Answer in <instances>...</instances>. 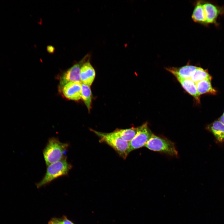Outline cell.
<instances>
[{
    "mask_svg": "<svg viewBox=\"0 0 224 224\" xmlns=\"http://www.w3.org/2000/svg\"><path fill=\"white\" fill-rule=\"evenodd\" d=\"M69 147L68 143L61 142L55 137L50 138L43 150V155L47 166L64 157Z\"/></svg>",
    "mask_w": 224,
    "mask_h": 224,
    "instance_id": "6da1fadb",
    "label": "cell"
},
{
    "mask_svg": "<svg viewBox=\"0 0 224 224\" xmlns=\"http://www.w3.org/2000/svg\"><path fill=\"white\" fill-rule=\"evenodd\" d=\"M46 173L41 180L36 184L37 188L45 185L56 179L67 175L72 168V166L65 156L61 160L47 166Z\"/></svg>",
    "mask_w": 224,
    "mask_h": 224,
    "instance_id": "7a4b0ae2",
    "label": "cell"
},
{
    "mask_svg": "<svg viewBox=\"0 0 224 224\" xmlns=\"http://www.w3.org/2000/svg\"><path fill=\"white\" fill-rule=\"evenodd\" d=\"M100 138V142H104L112 147L124 159L129 154L128 143L122 139L113 132L104 133L91 129Z\"/></svg>",
    "mask_w": 224,
    "mask_h": 224,
    "instance_id": "3957f363",
    "label": "cell"
},
{
    "mask_svg": "<svg viewBox=\"0 0 224 224\" xmlns=\"http://www.w3.org/2000/svg\"><path fill=\"white\" fill-rule=\"evenodd\" d=\"M145 146L150 150L176 156L178 152L170 141L153 134Z\"/></svg>",
    "mask_w": 224,
    "mask_h": 224,
    "instance_id": "277c9868",
    "label": "cell"
},
{
    "mask_svg": "<svg viewBox=\"0 0 224 224\" xmlns=\"http://www.w3.org/2000/svg\"><path fill=\"white\" fill-rule=\"evenodd\" d=\"M152 134L146 123L138 127L136 135L128 143V153L145 146Z\"/></svg>",
    "mask_w": 224,
    "mask_h": 224,
    "instance_id": "5b68a950",
    "label": "cell"
},
{
    "mask_svg": "<svg viewBox=\"0 0 224 224\" xmlns=\"http://www.w3.org/2000/svg\"><path fill=\"white\" fill-rule=\"evenodd\" d=\"M88 57V55L86 56L74 65L62 75L59 79V87L60 89H62L65 85L69 82H81V69L83 64L86 61Z\"/></svg>",
    "mask_w": 224,
    "mask_h": 224,
    "instance_id": "8992f818",
    "label": "cell"
},
{
    "mask_svg": "<svg viewBox=\"0 0 224 224\" xmlns=\"http://www.w3.org/2000/svg\"><path fill=\"white\" fill-rule=\"evenodd\" d=\"M64 96L69 100H78L81 99L82 83L72 82L68 83L62 89Z\"/></svg>",
    "mask_w": 224,
    "mask_h": 224,
    "instance_id": "52a82bcc",
    "label": "cell"
},
{
    "mask_svg": "<svg viewBox=\"0 0 224 224\" xmlns=\"http://www.w3.org/2000/svg\"><path fill=\"white\" fill-rule=\"evenodd\" d=\"M95 75V69L88 59L81 67L80 72L81 82L82 83L90 86L94 80Z\"/></svg>",
    "mask_w": 224,
    "mask_h": 224,
    "instance_id": "ba28073f",
    "label": "cell"
},
{
    "mask_svg": "<svg viewBox=\"0 0 224 224\" xmlns=\"http://www.w3.org/2000/svg\"><path fill=\"white\" fill-rule=\"evenodd\" d=\"M197 67L195 66L187 65L180 68H169L166 69L176 78L188 79L190 78Z\"/></svg>",
    "mask_w": 224,
    "mask_h": 224,
    "instance_id": "9c48e42d",
    "label": "cell"
},
{
    "mask_svg": "<svg viewBox=\"0 0 224 224\" xmlns=\"http://www.w3.org/2000/svg\"><path fill=\"white\" fill-rule=\"evenodd\" d=\"M206 24L214 23L220 13L219 9L215 5L208 2L203 3Z\"/></svg>",
    "mask_w": 224,
    "mask_h": 224,
    "instance_id": "30bf717a",
    "label": "cell"
},
{
    "mask_svg": "<svg viewBox=\"0 0 224 224\" xmlns=\"http://www.w3.org/2000/svg\"><path fill=\"white\" fill-rule=\"evenodd\" d=\"M176 78L184 89L194 97L198 102H199L200 95L198 93L196 83L190 78L182 79L178 77Z\"/></svg>",
    "mask_w": 224,
    "mask_h": 224,
    "instance_id": "8fae6325",
    "label": "cell"
},
{
    "mask_svg": "<svg viewBox=\"0 0 224 224\" xmlns=\"http://www.w3.org/2000/svg\"><path fill=\"white\" fill-rule=\"evenodd\" d=\"M212 80L205 79L196 83L197 90L199 95L206 93L216 95L217 91L212 87Z\"/></svg>",
    "mask_w": 224,
    "mask_h": 224,
    "instance_id": "7c38bea8",
    "label": "cell"
},
{
    "mask_svg": "<svg viewBox=\"0 0 224 224\" xmlns=\"http://www.w3.org/2000/svg\"><path fill=\"white\" fill-rule=\"evenodd\" d=\"M209 128L219 142L224 141V125L219 120L212 123Z\"/></svg>",
    "mask_w": 224,
    "mask_h": 224,
    "instance_id": "4fadbf2b",
    "label": "cell"
},
{
    "mask_svg": "<svg viewBox=\"0 0 224 224\" xmlns=\"http://www.w3.org/2000/svg\"><path fill=\"white\" fill-rule=\"evenodd\" d=\"M192 18L194 21L206 24V18L203 3L198 2L193 12Z\"/></svg>",
    "mask_w": 224,
    "mask_h": 224,
    "instance_id": "5bb4252c",
    "label": "cell"
},
{
    "mask_svg": "<svg viewBox=\"0 0 224 224\" xmlns=\"http://www.w3.org/2000/svg\"><path fill=\"white\" fill-rule=\"evenodd\" d=\"M138 128H131L124 129H117L113 132L123 140L129 142L136 135Z\"/></svg>",
    "mask_w": 224,
    "mask_h": 224,
    "instance_id": "9a60e30c",
    "label": "cell"
},
{
    "mask_svg": "<svg viewBox=\"0 0 224 224\" xmlns=\"http://www.w3.org/2000/svg\"><path fill=\"white\" fill-rule=\"evenodd\" d=\"M190 79L194 82L196 83L205 79L212 80V77L208 73L207 70L197 67Z\"/></svg>",
    "mask_w": 224,
    "mask_h": 224,
    "instance_id": "2e32d148",
    "label": "cell"
},
{
    "mask_svg": "<svg viewBox=\"0 0 224 224\" xmlns=\"http://www.w3.org/2000/svg\"><path fill=\"white\" fill-rule=\"evenodd\" d=\"M81 96V98L90 112L92 100V94L90 86L82 83Z\"/></svg>",
    "mask_w": 224,
    "mask_h": 224,
    "instance_id": "e0dca14e",
    "label": "cell"
},
{
    "mask_svg": "<svg viewBox=\"0 0 224 224\" xmlns=\"http://www.w3.org/2000/svg\"><path fill=\"white\" fill-rule=\"evenodd\" d=\"M60 222L61 224H74L65 217H64L62 221H60Z\"/></svg>",
    "mask_w": 224,
    "mask_h": 224,
    "instance_id": "ac0fdd59",
    "label": "cell"
},
{
    "mask_svg": "<svg viewBox=\"0 0 224 224\" xmlns=\"http://www.w3.org/2000/svg\"><path fill=\"white\" fill-rule=\"evenodd\" d=\"M49 224H61L60 221L57 219H53L50 221Z\"/></svg>",
    "mask_w": 224,
    "mask_h": 224,
    "instance_id": "d6986e66",
    "label": "cell"
},
{
    "mask_svg": "<svg viewBox=\"0 0 224 224\" xmlns=\"http://www.w3.org/2000/svg\"><path fill=\"white\" fill-rule=\"evenodd\" d=\"M219 120L224 125V116L223 115L220 117Z\"/></svg>",
    "mask_w": 224,
    "mask_h": 224,
    "instance_id": "ffe728a7",
    "label": "cell"
},
{
    "mask_svg": "<svg viewBox=\"0 0 224 224\" xmlns=\"http://www.w3.org/2000/svg\"><path fill=\"white\" fill-rule=\"evenodd\" d=\"M222 115L224 116V113H223V114Z\"/></svg>",
    "mask_w": 224,
    "mask_h": 224,
    "instance_id": "44dd1931",
    "label": "cell"
}]
</instances>
